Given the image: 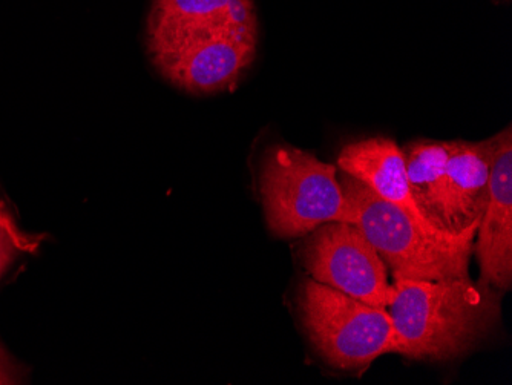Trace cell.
Listing matches in <instances>:
<instances>
[{
  "mask_svg": "<svg viewBox=\"0 0 512 385\" xmlns=\"http://www.w3.org/2000/svg\"><path fill=\"white\" fill-rule=\"evenodd\" d=\"M493 148V139L480 143H453L447 162L445 191L451 234L479 226L490 191Z\"/></svg>",
  "mask_w": 512,
  "mask_h": 385,
  "instance_id": "9c48e42d",
  "label": "cell"
},
{
  "mask_svg": "<svg viewBox=\"0 0 512 385\" xmlns=\"http://www.w3.org/2000/svg\"><path fill=\"white\" fill-rule=\"evenodd\" d=\"M22 381V369L0 343V385L20 384Z\"/></svg>",
  "mask_w": 512,
  "mask_h": 385,
  "instance_id": "7c38bea8",
  "label": "cell"
},
{
  "mask_svg": "<svg viewBox=\"0 0 512 385\" xmlns=\"http://www.w3.org/2000/svg\"><path fill=\"white\" fill-rule=\"evenodd\" d=\"M394 353L417 361H450L490 338L502 321V292L470 275L394 280L387 307Z\"/></svg>",
  "mask_w": 512,
  "mask_h": 385,
  "instance_id": "7a4b0ae2",
  "label": "cell"
},
{
  "mask_svg": "<svg viewBox=\"0 0 512 385\" xmlns=\"http://www.w3.org/2000/svg\"><path fill=\"white\" fill-rule=\"evenodd\" d=\"M302 263L318 283L379 309L390 304L393 284L387 266L356 224L319 226L304 246Z\"/></svg>",
  "mask_w": 512,
  "mask_h": 385,
  "instance_id": "8992f818",
  "label": "cell"
},
{
  "mask_svg": "<svg viewBox=\"0 0 512 385\" xmlns=\"http://www.w3.org/2000/svg\"><path fill=\"white\" fill-rule=\"evenodd\" d=\"M149 57L163 79L195 96L234 88L258 51L253 0H154Z\"/></svg>",
  "mask_w": 512,
  "mask_h": 385,
  "instance_id": "6da1fadb",
  "label": "cell"
},
{
  "mask_svg": "<svg viewBox=\"0 0 512 385\" xmlns=\"http://www.w3.org/2000/svg\"><path fill=\"white\" fill-rule=\"evenodd\" d=\"M299 316L310 343L327 364L361 372L394 353V327L387 309L362 303L347 293L307 278L298 295Z\"/></svg>",
  "mask_w": 512,
  "mask_h": 385,
  "instance_id": "5b68a950",
  "label": "cell"
},
{
  "mask_svg": "<svg viewBox=\"0 0 512 385\" xmlns=\"http://www.w3.org/2000/svg\"><path fill=\"white\" fill-rule=\"evenodd\" d=\"M260 192L267 226L276 237H302L338 221L355 224L335 166L301 149L286 145L267 149Z\"/></svg>",
  "mask_w": 512,
  "mask_h": 385,
  "instance_id": "277c9868",
  "label": "cell"
},
{
  "mask_svg": "<svg viewBox=\"0 0 512 385\" xmlns=\"http://www.w3.org/2000/svg\"><path fill=\"white\" fill-rule=\"evenodd\" d=\"M342 192L352 206L355 224L373 244L393 280H445L470 275L477 228L445 234L425 228L398 206L342 172Z\"/></svg>",
  "mask_w": 512,
  "mask_h": 385,
  "instance_id": "3957f363",
  "label": "cell"
},
{
  "mask_svg": "<svg viewBox=\"0 0 512 385\" xmlns=\"http://www.w3.org/2000/svg\"><path fill=\"white\" fill-rule=\"evenodd\" d=\"M23 249H27V240L17 229L5 206L0 203V277L7 272Z\"/></svg>",
  "mask_w": 512,
  "mask_h": 385,
  "instance_id": "8fae6325",
  "label": "cell"
},
{
  "mask_svg": "<svg viewBox=\"0 0 512 385\" xmlns=\"http://www.w3.org/2000/svg\"><path fill=\"white\" fill-rule=\"evenodd\" d=\"M454 142L421 140L405 149L408 185L422 217L440 232L451 234L448 226L447 162Z\"/></svg>",
  "mask_w": 512,
  "mask_h": 385,
  "instance_id": "30bf717a",
  "label": "cell"
},
{
  "mask_svg": "<svg viewBox=\"0 0 512 385\" xmlns=\"http://www.w3.org/2000/svg\"><path fill=\"white\" fill-rule=\"evenodd\" d=\"M338 165L342 172L364 183L382 200L398 206L425 228L437 231L422 217L414 203L408 185L404 151L396 142L385 137H375L350 143L342 148Z\"/></svg>",
  "mask_w": 512,
  "mask_h": 385,
  "instance_id": "ba28073f",
  "label": "cell"
},
{
  "mask_svg": "<svg viewBox=\"0 0 512 385\" xmlns=\"http://www.w3.org/2000/svg\"><path fill=\"white\" fill-rule=\"evenodd\" d=\"M490 191L477 228L476 254L480 281L500 292L512 284V134L511 128L493 137Z\"/></svg>",
  "mask_w": 512,
  "mask_h": 385,
  "instance_id": "52a82bcc",
  "label": "cell"
}]
</instances>
